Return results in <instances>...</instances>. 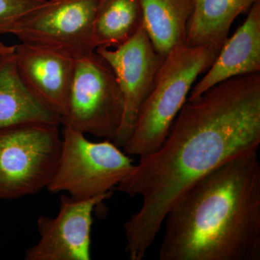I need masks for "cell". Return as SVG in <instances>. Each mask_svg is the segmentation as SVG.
Returning a JSON list of instances; mask_svg holds the SVG:
<instances>
[{
    "label": "cell",
    "mask_w": 260,
    "mask_h": 260,
    "mask_svg": "<svg viewBox=\"0 0 260 260\" xmlns=\"http://www.w3.org/2000/svg\"><path fill=\"white\" fill-rule=\"evenodd\" d=\"M218 53L208 46L190 47L184 44L166 56L153 88L140 108L133 133L123 148L124 153L142 158L160 148L197 78L209 69Z\"/></svg>",
    "instance_id": "3957f363"
},
{
    "label": "cell",
    "mask_w": 260,
    "mask_h": 260,
    "mask_svg": "<svg viewBox=\"0 0 260 260\" xmlns=\"http://www.w3.org/2000/svg\"><path fill=\"white\" fill-rule=\"evenodd\" d=\"M164 224L160 260H259L257 151L198 179L174 203Z\"/></svg>",
    "instance_id": "7a4b0ae2"
},
{
    "label": "cell",
    "mask_w": 260,
    "mask_h": 260,
    "mask_svg": "<svg viewBox=\"0 0 260 260\" xmlns=\"http://www.w3.org/2000/svg\"><path fill=\"white\" fill-rule=\"evenodd\" d=\"M113 191L87 200L61 194L54 218L37 220L39 242L25 251V260H90L93 211Z\"/></svg>",
    "instance_id": "9c48e42d"
},
{
    "label": "cell",
    "mask_w": 260,
    "mask_h": 260,
    "mask_svg": "<svg viewBox=\"0 0 260 260\" xmlns=\"http://www.w3.org/2000/svg\"><path fill=\"white\" fill-rule=\"evenodd\" d=\"M59 124L28 122L0 129V200L47 188L61 148Z\"/></svg>",
    "instance_id": "277c9868"
},
{
    "label": "cell",
    "mask_w": 260,
    "mask_h": 260,
    "mask_svg": "<svg viewBox=\"0 0 260 260\" xmlns=\"http://www.w3.org/2000/svg\"><path fill=\"white\" fill-rule=\"evenodd\" d=\"M98 0H46L15 27L20 42L49 48L78 59L96 49Z\"/></svg>",
    "instance_id": "52a82bcc"
},
{
    "label": "cell",
    "mask_w": 260,
    "mask_h": 260,
    "mask_svg": "<svg viewBox=\"0 0 260 260\" xmlns=\"http://www.w3.org/2000/svg\"><path fill=\"white\" fill-rule=\"evenodd\" d=\"M259 0H194L186 30V44L208 46L220 51L239 15Z\"/></svg>",
    "instance_id": "4fadbf2b"
},
{
    "label": "cell",
    "mask_w": 260,
    "mask_h": 260,
    "mask_svg": "<svg viewBox=\"0 0 260 260\" xmlns=\"http://www.w3.org/2000/svg\"><path fill=\"white\" fill-rule=\"evenodd\" d=\"M206 74L193 85L187 100L220 82L239 75L260 73V0L251 6L244 23L226 39Z\"/></svg>",
    "instance_id": "8fae6325"
},
{
    "label": "cell",
    "mask_w": 260,
    "mask_h": 260,
    "mask_svg": "<svg viewBox=\"0 0 260 260\" xmlns=\"http://www.w3.org/2000/svg\"><path fill=\"white\" fill-rule=\"evenodd\" d=\"M124 114L115 74L96 51L75 59L68 110L60 124L114 141Z\"/></svg>",
    "instance_id": "8992f818"
},
{
    "label": "cell",
    "mask_w": 260,
    "mask_h": 260,
    "mask_svg": "<svg viewBox=\"0 0 260 260\" xmlns=\"http://www.w3.org/2000/svg\"><path fill=\"white\" fill-rule=\"evenodd\" d=\"M143 23L156 51L166 57L186 44V30L194 0H140Z\"/></svg>",
    "instance_id": "5bb4252c"
},
{
    "label": "cell",
    "mask_w": 260,
    "mask_h": 260,
    "mask_svg": "<svg viewBox=\"0 0 260 260\" xmlns=\"http://www.w3.org/2000/svg\"><path fill=\"white\" fill-rule=\"evenodd\" d=\"M28 122L60 124V118L25 86L17 69L14 52L0 56V129Z\"/></svg>",
    "instance_id": "7c38bea8"
},
{
    "label": "cell",
    "mask_w": 260,
    "mask_h": 260,
    "mask_svg": "<svg viewBox=\"0 0 260 260\" xmlns=\"http://www.w3.org/2000/svg\"><path fill=\"white\" fill-rule=\"evenodd\" d=\"M143 25L140 0H98L94 28L96 49L119 47Z\"/></svg>",
    "instance_id": "9a60e30c"
},
{
    "label": "cell",
    "mask_w": 260,
    "mask_h": 260,
    "mask_svg": "<svg viewBox=\"0 0 260 260\" xmlns=\"http://www.w3.org/2000/svg\"><path fill=\"white\" fill-rule=\"evenodd\" d=\"M15 46H8L0 42V56L14 52Z\"/></svg>",
    "instance_id": "e0dca14e"
},
{
    "label": "cell",
    "mask_w": 260,
    "mask_h": 260,
    "mask_svg": "<svg viewBox=\"0 0 260 260\" xmlns=\"http://www.w3.org/2000/svg\"><path fill=\"white\" fill-rule=\"evenodd\" d=\"M14 55L25 86L61 119L68 110L75 59L49 48L22 42L15 46Z\"/></svg>",
    "instance_id": "30bf717a"
},
{
    "label": "cell",
    "mask_w": 260,
    "mask_h": 260,
    "mask_svg": "<svg viewBox=\"0 0 260 260\" xmlns=\"http://www.w3.org/2000/svg\"><path fill=\"white\" fill-rule=\"evenodd\" d=\"M98 54L115 74L124 100V114L113 143L124 148L134 129L140 108L148 98L165 57L156 51L144 25L128 42L116 48L99 47Z\"/></svg>",
    "instance_id": "ba28073f"
},
{
    "label": "cell",
    "mask_w": 260,
    "mask_h": 260,
    "mask_svg": "<svg viewBox=\"0 0 260 260\" xmlns=\"http://www.w3.org/2000/svg\"><path fill=\"white\" fill-rule=\"evenodd\" d=\"M46 0H0V36L13 34L26 15L42 6Z\"/></svg>",
    "instance_id": "2e32d148"
},
{
    "label": "cell",
    "mask_w": 260,
    "mask_h": 260,
    "mask_svg": "<svg viewBox=\"0 0 260 260\" xmlns=\"http://www.w3.org/2000/svg\"><path fill=\"white\" fill-rule=\"evenodd\" d=\"M259 145L260 73L224 80L186 101L160 148L140 158L116 186L143 198L124 225L129 259L145 257L189 186L224 162L258 151Z\"/></svg>",
    "instance_id": "6da1fadb"
},
{
    "label": "cell",
    "mask_w": 260,
    "mask_h": 260,
    "mask_svg": "<svg viewBox=\"0 0 260 260\" xmlns=\"http://www.w3.org/2000/svg\"><path fill=\"white\" fill-rule=\"evenodd\" d=\"M135 167L111 140L90 141L81 132L63 126L59 161L47 189L75 200L89 199L113 191Z\"/></svg>",
    "instance_id": "5b68a950"
}]
</instances>
